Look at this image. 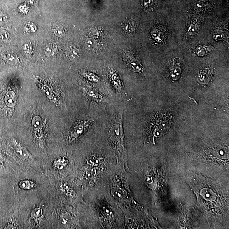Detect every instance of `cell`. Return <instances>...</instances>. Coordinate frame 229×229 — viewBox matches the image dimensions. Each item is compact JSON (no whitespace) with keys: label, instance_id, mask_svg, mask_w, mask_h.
Returning <instances> with one entry per match:
<instances>
[{"label":"cell","instance_id":"1","mask_svg":"<svg viewBox=\"0 0 229 229\" xmlns=\"http://www.w3.org/2000/svg\"><path fill=\"white\" fill-rule=\"evenodd\" d=\"M109 135L118 151L124 150L122 116L120 117L112 125L109 130Z\"/></svg>","mask_w":229,"mask_h":229},{"label":"cell","instance_id":"2","mask_svg":"<svg viewBox=\"0 0 229 229\" xmlns=\"http://www.w3.org/2000/svg\"><path fill=\"white\" fill-rule=\"evenodd\" d=\"M204 186L203 187L197 185L196 188H193L194 191L197 194V198H199L200 203H213L217 200L218 196L214 191L213 190L208 186ZM199 201V200H198Z\"/></svg>","mask_w":229,"mask_h":229},{"label":"cell","instance_id":"3","mask_svg":"<svg viewBox=\"0 0 229 229\" xmlns=\"http://www.w3.org/2000/svg\"><path fill=\"white\" fill-rule=\"evenodd\" d=\"M91 121L86 120L78 123L72 129L70 133L71 137L72 139H75L87 130L91 124Z\"/></svg>","mask_w":229,"mask_h":229},{"label":"cell","instance_id":"4","mask_svg":"<svg viewBox=\"0 0 229 229\" xmlns=\"http://www.w3.org/2000/svg\"><path fill=\"white\" fill-rule=\"evenodd\" d=\"M125 60L129 68L132 71L139 72L142 69V67L139 62L133 55L128 54L125 57Z\"/></svg>","mask_w":229,"mask_h":229},{"label":"cell","instance_id":"5","mask_svg":"<svg viewBox=\"0 0 229 229\" xmlns=\"http://www.w3.org/2000/svg\"><path fill=\"white\" fill-rule=\"evenodd\" d=\"M109 76L111 82L117 91L119 93H122L123 91V87L121 81L116 72L114 71H110Z\"/></svg>","mask_w":229,"mask_h":229},{"label":"cell","instance_id":"6","mask_svg":"<svg viewBox=\"0 0 229 229\" xmlns=\"http://www.w3.org/2000/svg\"><path fill=\"white\" fill-rule=\"evenodd\" d=\"M100 211L104 221L108 222V223H111L113 221L114 216L113 211L108 204H103L100 208Z\"/></svg>","mask_w":229,"mask_h":229},{"label":"cell","instance_id":"7","mask_svg":"<svg viewBox=\"0 0 229 229\" xmlns=\"http://www.w3.org/2000/svg\"><path fill=\"white\" fill-rule=\"evenodd\" d=\"M87 97L91 101L99 102L101 101L102 96L97 90L91 87H87L85 90Z\"/></svg>","mask_w":229,"mask_h":229},{"label":"cell","instance_id":"8","mask_svg":"<svg viewBox=\"0 0 229 229\" xmlns=\"http://www.w3.org/2000/svg\"><path fill=\"white\" fill-rule=\"evenodd\" d=\"M17 101V97L12 91H9L5 97V101L8 107H13L15 106Z\"/></svg>","mask_w":229,"mask_h":229},{"label":"cell","instance_id":"9","mask_svg":"<svg viewBox=\"0 0 229 229\" xmlns=\"http://www.w3.org/2000/svg\"><path fill=\"white\" fill-rule=\"evenodd\" d=\"M123 30L127 32H131L135 31L136 24L135 22L132 20H128L124 22L122 25Z\"/></svg>","mask_w":229,"mask_h":229},{"label":"cell","instance_id":"10","mask_svg":"<svg viewBox=\"0 0 229 229\" xmlns=\"http://www.w3.org/2000/svg\"><path fill=\"white\" fill-rule=\"evenodd\" d=\"M43 122L40 117L35 116L33 118L32 121V128L34 131L37 132L42 127Z\"/></svg>","mask_w":229,"mask_h":229},{"label":"cell","instance_id":"11","mask_svg":"<svg viewBox=\"0 0 229 229\" xmlns=\"http://www.w3.org/2000/svg\"><path fill=\"white\" fill-rule=\"evenodd\" d=\"M15 152L19 158L23 160L27 158L29 155L27 151L23 147H18L16 148Z\"/></svg>","mask_w":229,"mask_h":229},{"label":"cell","instance_id":"12","mask_svg":"<svg viewBox=\"0 0 229 229\" xmlns=\"http://www.w3.org/2000/svg\"><path fill=\"white\" fill-rule=\"evenodd\" d=\"M36 186L35 183L30 180L22 181L19 183L20 187L24 189H34L36 187Z\"/></svg>","mask_w":229,"mask_h":229},{"label":"cell","instance_id":"13","mask_svg":"<svg viewBox=\"0 0 229 229\" xmlns=\"http://www.w3.org/2000/svg\"><path fill=\"white\" fill-rule=\"evenodd\" d=\"M180 73L181 68L179 65L177 64H174L171 71L172 78L175 80L178 79L180 77Z\"/></svg>","mask_w":229,"mask_h":229},{"label":"cell","instance_id":"14","mask_svg":"<svg viewBox=\"0 0 229 229\" xmlns=\"http://www.w3.org/2000/svg\"><path fill=\"white\" fill-rule=\"evenodd\" d=\"M87 163L91 165L97 166L103 162V159L93 155L87 158Z\"/></svg>","mask_w":229,"mask_h":229},{"label":"cell","instance_id":"15","mask_svg":"<svg viewBox=\"0 0 229 229\" xmlns=\"http://www.w3.org/2000/svg\"><path fill=\"white\" fill-rule=\"evenodd\" d=\"M79 51L78 49L71 48L68 50L66 52V55L69 59H77L79 56Z\"/></svg>","mask_w":229,"mask_h":229},{"label":"cell","instance_id":"16","mask_svg":"<svg viewBox=\"0 0 229 229\" xmlns=\"http://www.w3.org/2000/svg\"><path fill=\"white\" fill-rule=\"evenodd\" d=\"M83 76L85 78H87L88 80L93 82H98L100 80V78L96 75L89 72H85L82 73Z\"/></svg>","mask_w":229,"mask_h":229},{"label":"cell","instance_id":"17","mask_svg":"<svg viewBox=\"0 0 229 229\" xmlns=\"http://www.w3.org/2000/svg\"><path fill=\"white\" fill-rule=\"evenodd\" d=\"M152 37L154 39L158 42H161L163 40V37H162V34L160 30H157V29H154L152 30Z\"/></svg>","mask_w":229,"mask_h":229},{"label":"cell","instance_id":"18","mask_svg":"<svg viewBox=\"0 0 229 229\" xmlns=\"http://www.w3.org/2000/svg\"><path fill=\"white\" fill-rule=\"evenodd\" d=\"M7 60L9 64L13 65L17 63V58L15 55L13 54H10L7 56Z\"/></svg>","mask_w":229,"mask_h":229},{"label":"cell","instance_id":"19","mask_svg":"<svg viewBox=\"0 0 229 229\" xmlns=\"http://www.w3.org/2000/svg\"><path fill=\"white\" fill-rule=\"evenodd\" d=\"M45 54L48 57L54 55L55 52V49L53 45H49L47 47L45 50Z\"/></svg>","mask_w":229,"mask_h":229},{"label":"cell","instance_id":"20","mask_svg":"<svg viewBox=\"0 0 229 229\" xmlns=\"http://www.w3.org/2000/svg\"><path fill=\"white\" fill-rule=\"evenodd\" d=\"M54 33L58 37H61L63 36L65 33V30L63 27L62 26H58L55 29Z\"/></svg>","mask_w":229,"mask_h":229},{"label":"cell","instance_id":"21","mask_svg":"<svg viewBox=\"0 0 229 229\" xmlns=\"http://www.w3.org/2000/svg\"><path fill=\"white\" fill-rule=\"evenodd\" d=\"M42 214V210L40 208H36L31 212V216L34 218H38Z\"/></svg>","mask_w":229,"mask_h":229},{"label":"cell","instance_id":"22","mask_svg":"<svg viewBox=\"0 0 229 229\" xmlns=\"http://www.w3.org/2000/svg\"><path fill=\"white\" fill-rule=\"evenodd\" d=\"M25 29L27 31H31V32H35L37 30V27L34 23L31 22L28 23L25 26Z\"/></svg>","mask_w":229,"mask_h":229},{"label":"cell","instance_id":"23","mask_svg":"<svg viewBox=\"0 0 229 229\" xmlns=\"http://www.w3.org/2000/svg\"><path fill=\"white\" fill-rule=\"evenodd\" d=\"M1 37L2 40H6L9 38V34L7 31H3L1 33Z\"/></svg>","mask_w":229,"mask_h":229},{"label":"cell","instance_id":"24","mask_svg":"<svg viewBox=\"0 0 229 229\" xmlns=\"http://www.w3.org/2000/svg\"><path fill=\"white\" fill-rule=\"evenodd\" d=\"M7 20L6 16L3 14H0V24L6 21Z\"/></svg>","mask_w":229,"mask_h":229},{"label":"cell","instance_id":"25","mask_svg":"<svg viewBox=\"0 0 229 229\" xmlns=\"http://www.w3.org/2000/svg\"><path fill=\"white\" fill-rule=\"evenodd\" d=\"M24 50L26 52H30L31 51V47L29 45H26L24 46Z\"/></svg>","mask_w":229,"mask_h":229}]
</instances>
